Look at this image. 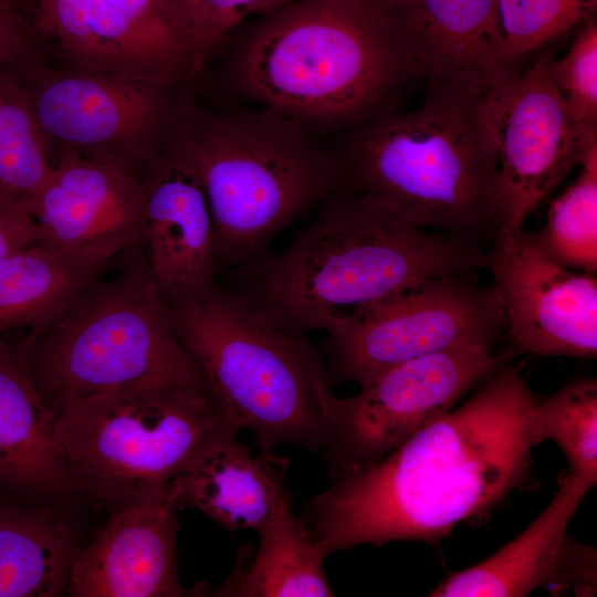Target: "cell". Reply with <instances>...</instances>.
Returning a JSON list of instances; mask_svg holds the SVG:
<instances>
[{
  "label": "cell",
  "instance_id": "1",
  "mask_svg": "<svg viewBox=\"0 0 597 597\" xmlns=\"http://www.w3.org/2000/svg\"><path fill=\"white\" fill-rule=\"evenodd\" d=\"M520 369H495L461 406L381 459L332 476L301 519L324 553L433 543L491 511L531 472L537 401Z\"/></svg>",
  "mask_w": 597,
  "mask_h": 597
},
{
  "label": "cell",
  "instance_id": "31",
  "mask_svg": "<svg viewBox=\"0 0 597 597\" xmlns=\"http://www.w3.org/2000/svg\"><path fill=\"white\" fill-rule=\"evenodd\" d=\"M29 199L0 187V258L36 241Z\"/></svg>",
  "mask_w": 597,
  "mask_h": 597
},
{
  "label": "cell",
  "instance_id": "9",
  "mask_svg": "<svg viewBox=\"0 0 597 597\" xmlns=\"http://www.w3.org/2000/svg\"><path fill=\"white\" fill-rule=\"evenodd\" d=\"M505 327L494 284L469 273L428 280L378 305L327 336L332 379L358 385L415 358L452 348L492 345Z\"/></svg>",
  "mask_w": 597,
  "mask_h": 597
},
{
  "label": "cell",
  "instance_id": "10",
  "mask_svg": "<svg viewBox=\"0 0 597 597\" xmlns=\"http://www.w3.org/2000/svg\"><path fill=\"white\" fill-rule=\"evenodd\" d=\"M29 87L49 143L143 178L176 136L186 105L174 90L77 69L45 73Z\"/></svg>",
  "mask_w": 597,
  "mask_h": 597
},
{
  "label": "cell",
  "instance_id": "15",
  "mask_svg": "<svg viewBox=\"0 0 597 597\" xmlns=\"http://www.w3.org/2000/svg\"><path fill=\"white\" fill-rule=\"evenodd\" d=\"M499 290L505 328L524 352L595 358L597 279L547 255L533 233L496 237L486 264Z\"/></svg>",
  "mask_w": 597,
  "mask_h": 597
},
{
  "label": "cell",
  "instance_id": "34",
  "mask_svg": "<svg viewBox=\"0 0 597 597\" xmlns=\"http://www.w3.org/2000/svg\"><path fill=\"white\" fill-rule=\"evenodd\" d=\"M192 2V0H181V3H180V8H179V12H180V17L182 19V13L185 11V9Z\"/></svg>",
  "mask_w": 597,
  "mask_h": 597
},
{
  "label": "cell",
  "instance_id": "7",
  "mask_svg": "<svg viewBox=\"0 0 597 597\" xmlns=\"http://www.w3.org/2000/svg\"><path fill=\"white\" fill-rule=\"evenodd\" d=\"M126 256L116 275L102 274L17 344L33 387L56 416L74 401L134 388L209 390L174 329L143 250Z\"/></svg>",
  "mask_w": 597,
  "mask_h": 597
},
{
  "label": "cell",
  "instance_id": "8",
  "mask_svg": "<svg viewBox=\"0 0 597 597\" xmlns=\"http://www.w3.org/2000/svg\"><path fill=\"white\" fill-rule=\"evenodd\" d=\"M240 430L208 389L150 386L74 401L56 417L69 468L107 512L168 485Z\"/></svg>",
  "mask_w": 597,
  "mask_h": 597
},
{
  "label": "cell",
  "instance_id": "13",
  "mask_svg": "<svg viewBox=\"0 0 597 597\" xmlns=\"http://www.w3.org/2000/svg\"><path fill=\"white\" fill-rule=\"evenodd\" d=\"M551 61L543 54L519 72L500 107L496 237L521 233L533 210L597 145V128L578 121L561 96Z\"/></svg>",
  "mask_w": 597,
  "mask_h": 597
},
{
  "label": "cell",
  "instance_id": "17",
  "mask_svg": "<svg viewBox=\"0 0 597 597\" xmlns=\"http://www.w3.org/2000/svg\"><path fill=\"white\" fill-rule=\"evenodd\" d=\"M590 489L572 472L561 475L553 499L519 536L484 561L451 574L429 596L521 597L540 587L593 596L596 549L567 533Z\"/></svg>",
  "mask_w": 597,
  "mask_h": 597
},
{
  "label": "cell",
  "instance_id": "32",
  "mask_svg": "<svg viewBox=\"0 0 597 597\" xmlns=\"http://www.w3.org/2000/svg\"><path fill=\"white\" fill-rule=\"evenodd\" d=\"M28 33L13 4L0 0V65L29 70L32 57Z\"/></svg>",
  "mask_w": 597,
  "mask_h": 597
},
{
  "label": "cell",
  "instance_id": "6",
  "mask_svg": "<svg viewBox=\"0 0 597 597\" xmlns=\"http://www.w3.org/2000/svg\"><path fill=\"white\" fill-rule=\"evenodd\" d=\"M174 144L202 185L219 266L254 262L287 224L344 189L339 154L264 106L210 113L188 106Z\"/></svg>",
  "mask_w": 597,
  "mask_h": 597
},
{
  "label": "cell",
  "instance_id": "5",
  "mask_svg": "<svg viewBox=\"0 0 597 597\" xmlns=\"http://www.w3.org/2000/svg\"><path fill=\"white\" fill-rule=\"evenodd\" d=\"M174 329L217 402L263 452L293 444L322 453L336 397L306 332L247 290L166 301Z\"/></svg>",
  "mask_w": 597,
  "mask_h": 597
},
{
  "label": "cell",
  "instance_id": "27",
  "mask_svg": "<svg viewBox=\"0 0 597 597\" xmlns=\"http://www.w3.org/2000/svg\"><path fill=\"white\" fill-rule=\"evenodd\" d=\"M537 444L555 442L565 454L570 472L590 488L597 482V381H574L546 399H540L531 416Z\"/></svg>",
  "mask_w": 597,
  "mask_h": 597
},
{
  "label": "cell",
  "instance_id": "20",
  "mask_svg": "<svg viewBox=\"0 0 597 597\" xmlns=\"http://www.w3.org/2000/svg\"><path fill=\"white\" fill-rule=\"evenodd\" d=\"M56 417L33 387L17 345L0 337V494L81 511L95 502L66 463Z\"/></svg>",
  "mask_w": 597,
  "mask_h": 597
},
{
  "label": "cell",
  "instance_id": "22",
  "mask_svg": "<svg viewBox=\"0 0 597 597\" xmlns=\"http://www.w3.org/2000/svg\"><path fill=\"white\" fill-rule=\"evenodd\" d=\"M80 510L0 494V597L66 595Z\"/></svg>",
  "mask_w": 597,
  "mask_h": 597
},
{
  "label": "cell",
  "instance_id": "25",
  "mask_svg": "<svg viewBox=\"0 0 597 597\" xmlns=\"http://www.w3.org/2000/svg\"><path fill=\"white\" fill-rule=\"evenodd\" d=\"M48 147L20 71L0 65V187L30 199L52 171Z\"/></svg>",
  "mask_w": 597,
  "mask_h": 597
},
{
  "label": "cell",
  "instance_id": "2",
  "mask_svg": "<svg viewBox=\"0 0 597 597\" xmlns=\"http://www.w3.org/2000/svg\"><path fill=\"white\" fill-rule=\"evenodd\" d=\"M488 264L475 239L419 228L341 190L247 290L294 326L333 335L428 280Z\"/></svg>",
  "mask_w": 597,
  "mask_h": 597
},
{
  "label": "cell",
  "instance_id": "4",
  "mask_svg": "<svg viewBox=\"0 0 597 597\" xmlns=\"http://www.w3.org/2000/svg\"><path fill=\"white\" fill-rule=\"evenodd\" d=\"M232 75L305 126L359 119L420 72L397 18L374 1L293 0L248 29Z\"/></svg>",
  "mask_w": 597,
  "mask_h": 597
},
{
  "label": "cell",
  "instance_id": "26",
  "mask_svg": "<svg viewBox=\"0 0 597 597\" xmlns=\"http://www.w3.org/2000/svg\"><path fill=\"white\" fill-rule=\"evenodd\" d=\"M575 181L549 206L544 227L533 233L542 250L565 268L597 271V145L579 164Z\"/></svg>",
  "mask_w": 597,
  "mask_h": 597
},
{
  "label": "cell",
  "instance_id": "29",
  "mask_svg": "<svg viewBox=\"0 0 597 597\" xmlns=\"http://www.w3.org/2000/svg\"><path fill=\"white\" fill-rule=\"evenodd\" d=\"M293 0H192L182 13L193 74L250 15H265Z\"/></svg>",
  "mask_w": 597,
  "mask_h": 597
},
{
  "label": "cell",
  "instance_id": "11",
  "mask_svg": "<svg viewBox=\"0 0 597 597\" xmlns=\"http://www.w3.org/2000/svg\"><path fill=\"white\" fill-rule=\"evenodd\" d=\"M492 345L474 344L395 366L337 398L322 452L331 476L364 468L390 453L449 412L498 368Z\"/></svg>",
  "mask_w": 597,
  "mask_h": 597
},
{
  "label": "cell",
  "instance_id": "12",
  "mask_svg": "<svg viewBox=\"0 0 597 597\" xmlns=\"http://www.w3.org/2000/svg\"><path fill=\"white\" fill-rule=\"evenodd\" d=\"M38 28L72 69L175 88L192 72L174 0H36Z\"/></svg>",
  "mask_w": 597,
  "mask_h": 597
},
{
  "label": "cell",
  "instance_id": "23",
  "mask_svg": "<svg viewBox=\"0 0 597 597\" xmlns=\"http://www.w3.org/2000/svg\"><path fill=\"white\" fill-rule=\"evenodd\" d=\"M252 559L208 596L217 597H331L334 591L324 570L327 555L294 510L292 499L258 531Z\"/></svg>",
  "mask_w": 597,
  "mask_h": 597
},
{
  "label": "cell",
  "instance_id": "24",
  "mask_svg": "<svg viewBox=\"0 0 597 597\" xmlns=\"http://www.w3.org/2000/svg\"><path fill=\"white\" fill-rule=\"evenodd\" d=\"M106 268L35 243L1 256L0 333L41 327Z\"/></svg>",
  "mask_w": 597,
  "mask_h": 597
},
{
  "label": "cell",
  "instance_id": "19",
  "mask_svg": "<svg viewBox=\"0 0 597 597\" xmlns=\"http://www.w3.org/2000/svg\"><path fill=\"white\" fill-rule=\"evenodd\" d=\"M142 250L165 301L205 292L217 281L213 227L202 185L174 140L143 179Z\"/></svg>",
  "mask_w": 597,
  "mask_h": 597
},
{
  "label": "cell",
  "instance_id": "21",
  "mask_svg": "<svg viewBox=\"0 0 597 597\" xmlns=\"http://www.w3.org/2000/svg\"><path fill=\"white\" fill-rule=\"evenodd\" d=\"M289 461L273 452L253 455L235 438L202 451L170 482L178 507L202 512L229 532L258 531L291 500Z\"/></svg>",
  "mask_w": 597,
  "mask_h": 597
},
{
  "label": "cell",
  "instance_id": "3",
  "mask_svg": "<svg viewBox=\"0 0 597 597\" xmlns=\"http://www.w3.org/2000/svg\"><path fill=\"white\" fill-rule=\"evenodd\" d=\"M498 125L463 86L427 82L422 103L362 127L339 153L344 189L422 229L492 237L500 229Z\"/></svg>",
  "mask_w": 597,
  "mask_h": 597
},
{
  "label": "cell",
  "instance_id": "28",
  "mask_svg": "<svg viewBox=\"0 0 597 597\" xmlns=\"http://www.w3.org/2000/svg\"><path fill=\"white\" fill-rule=\"evenodd\" d=\"M593 0H498L510 56L519 61L585 20Z\"/></svg>",
  "mask_w": 597,
  "mask_h": 597
},
{
  "label": "cell",
  "instance_id": "30",
  "mask_svg": "<svg viewBox=\"0 0 597 597\" xmlns=\"http://www.w3.org/2000/svg\"><path fill=\"white\" fill-rule=\"evenodd\" d=\"M554 83L570 112L583 124L597 128V24L589 20L567 52L552 57Z\"/></svg>",
  "mask_w": 597,
  "mask_h": 597
},
{
  "label": "cell",
  "instance_id": "18",
  "mask_svg": "<svg viewBox=\"0 0 597 597\" xmlns=\"http://www.w3.org/2000/svg\"><path fill=\"white\" fill-rule=\"evenodd\" d=\"M391 13L427 82L472 90L499 112L520 71L507 52L498 0H404Z\"/></svg>",
  "mask_w": 597,
  "mask_h": 597
},
{
  "label": "cell",
  "instance_id": "33",
  "mask_svg": "<svg viewBox=\"0 0 597 597\" xmlns=\"http://www.w3.org/2000/svg\"><path fill=\"white\" fill-rule=\"evenodd\" d=\"M386 11L394 12L404 0H371Z\"/></svg>",
  "mask_w": 597,
  "mask_h": 597
},
{
  "label": "cell",
  "instance_id": "35",
  "mask_svg": "<svg viewBox=\"0 0 597 597\" xmlns=\"http://www.w3.org/2000/svg\"><path fill=\"white\" fill-rule=\"evenodd\" d=\"M174 1H175V3H176L177 7L180 6L181 0H174Z\"/></svg>",
  "mask_w": 597,
  "mask_h": 597
},
{
  "label": "cell",
  "instance_id": "16",
  "mask_svg": "<svg viewBox=\"0 0 597 597\" xmlns=\"http://www.w3.org/2000/svg\"><path fill=\"white\" fill-rule=\"evenodd\" d=\"M177 511L170 483L108 511L100 528L74 555L66 596H208L207 585L188 589L179 580Z\"/></svg>",
  "mask_w": 597,
  "mask_h": 597
},
{
  "label": "cell",
  "instance_id": "36",
  "mask_svg": "<svg viewBox=\"0 0 597 597\" xmlns=\"http://www.w3.org/2000/svg\"><path fill=\"white\" fill-rule=\"evenodd\" d=\"M7 1L13 4V1H14V0H7Z\"/></svg>",
  "mask_w": 597,
  "mask_h": 597
},
{
  "label": "cell",
  "instance_id": "14",
  "mask_svg": "<svg viewBox=\"0 0 597 597\" xmlns=\"http://www.w3.org/2000/svg\"><path fill=\"white\" fill-rule=\"evenodd\" d=\"M142 179L117 165L61 150L29 199L35 244L102 266L142 250Z\"/></svg>",
  "mask_w": 597,
  "mask_h": 597
}]
</instances>
